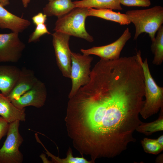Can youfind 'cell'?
I'll use <instances>...</instances> for the list:
<instances>
[{
    "mask_svg": "<svg viewBox=\"0 0 163 163\" xmlns=\"http://www.w3.org/2000/svg\"><path fill=\"white\" fill-rule=\"evenodd\" d=\"M158 118L155 120L149 122H142L136 129L137 132L146 136H150L156 132L163 130V107L160 108Z\"/></svg>",
    "mask_w": 163,
    "mask_h": 163,
    "instance_id": "cell-19",
    "label": "cell"
},
{
    "mask_svg": "<svg viewBox=\"0 0 163 163\" xmlns=\"http://www.w3.org/2000/svg\"><path fill=\"white\" fill-rule=\"evenodd\" d=\"M9 123L0 115V141L2 138L7 133Z\"/></svg>",
    "mask_w": 163,
    "mask_h": 163,
    "instance_id": "cell-24",
    "label": "cell"
},
{
    "mask_svg": "<svg viewBox=\"0 0 163 163\" xmlns=\"http://www.w3.org/2000/svg\"><path fill=\"white\" fill-rule=\"evenodd\" d=\"M136 54L143 71L145 98L140 115L146 119L157 113L163 107V88L158 86L152 76L147 59L142 61L140 50Z\"/></svg>",
    "mask_w": 163,
    "mask_h": 163,
    "instance_id": "cell-3",
    "label": "cell"
},
{
    "mask_svg": "<svg viewBox=\"0 0 163 163\" xmlns=\"http://www.w3.org/2000/svg\"><path fill=\"white\" fill-rule=\"evenodd\" d=\"M47 15L43 13L39 12L32 18L33 23L37 26L40 24H45L47 20Z\"/></svg>",
    "mask_w": 163,
    "mask_h": 163,
    "instance_id": "cell-25",
    "label": "cell"
},
{
    "mask_svg": "<svg viewBox=\"0 0 163 163\" xmlns=\"http://www.w3.org/2000/svg\"><path fill=\"white\" fill-rule=\"evenodd\" d=\"M42 145L46 151V153L48 157L51 158L52 163H91V162L88 161L83 156L74 157L72 155V150L69 148L67 152V157L65 158H61L56 157L50 153L45 147L43 144Z\"/></svg>",
    "mask_w": 163,
    "mask_h": 163,
    "instance_id": "cell-20",
    "label": "cell"
},
{
    "mask_svg": "<svg viewBox=\"0 0 163 163\" xmlns=\"http://www.w3.org/2000/svg\"><path fill=\"white\" fill-rule=\"evenodd\" d=\"M88 10V8L76 7L67 14L57 17L53 30L93 42V37L85 28Z\"/></svg>",
    "mask_w": 163,
    "mask_h": 163,
    "instance_id": "cell-4",
    "label": "cell"
},
{
    "mask_svg": "<svg viewBox=\"0 0 163 163\" xmlns=\"http://www.w3.org/2000/svg\"><path fill=\"white\" fill-rule=\"evenodd\" d=\"M20 71L16 66H0V91L7 97L14 86Z\"/></svg>",
    "mask_w": 163,
    "mask_h": 163,
    "instance_id": "cell-13",
    "label": "cell"
},
{
    "mask_svg": "<svg viewBox=\"0 0 163 163\" xmlns=\"http://www.w3.org/2000/svg\"><path fill=\"white\" fill-rule=\"evenodd\" d=\"M0 3L4 7L6 6L9 4V0H0Z\"/></svg>",
    "mask_w": 163,
    "mask_h": 163,
    "instance_id": "cell-28",
    "label": "cell"
},
{
    "mask_svg": "<svg viewBox=\"0 0 163 163\" xmlns=\"http://www.w3.org/2000/svg\"><path fill=\"white\" fill-rule=\"evenodd\" d=\"M131 34L127 28L121 36L116 40L105 46H94L87 49H81L83 54L93 55L105 60H115L120 58V55L127 41L131 38Z\"/></svg>",
    "mask_w": 163,
    "mask_h": 163,
    "instance_id": "cell-9",
    "label": "cell"
},
{
    "mask_svg": "<svg viewBox=\"0 0 163 163\" xmlns=\"http://www.w3.org/2000/svg\"><path fill=\"white\" fill-rule=\"evenodd\" d=\"M34 30L30 35L28 39V43L37 41L40 37L43 35L51 33L48 31L45 24H40L36 26Z\"/></svg>",
    "mask_w": 163,
    "mask_h": 163,
    "instance_id": "cell-22",
    "label": "cell"
},
{
    "mask_svg": "<svg viewBox=\"0 0 163 163\" xmlns=\"http://www.w3.org/2000/svg\"><path fill=\"white\" fill-rule=\"evenodd\" d=\"M121 4L128 7H148L151 4L149 0H120Z\"/></svg>",
    "mask_w": 163,
    "mask_h": 163,
    "instance_id": "cell-23",
    "label": "cell"
},
{
    "mask_svg": "<svg viewBox=\"0 0 163 163\" xmlns=\"http://www.w3.org/2000/svg\"><path fill=\"white\" fill-rule=\"evenodd\" d=\"M90 79L69 99L65 120L74 148L94 163L113 158L136 139L142 122L144 82L139 75L117 66L96 68Z\"/></svg>",
    "mask_w": 163,
    "mask_h": 163,
    "instance_id": "cell-1",
    "label": "cell"
},
{
    "mask_svg": "<svg viewBox=\"0 0 163 163\" xmlns=\"http://www.w3.org/2000/svg\"><path fill=\"white\" fill-rule=\"evenodd\" d=\"M25 109L16 108L7 97L0 93V115L9 123L17 120L25 121L26 119Z\"/></svg>",
    "mask_w": 163,
    "mask_h": 163,
    "instance_id": "cell-14",
    "label": "cell"
},
{
    "mask_svg": "<svg viewBox=\"0 0 163 163\" xmlns=\"http://www.w3.org/2000/svg\"><path fill=\"white\" fill-rule=\"evenodd\" d=\"M162 155H159L158 157V158L156 159V162H162Z\"/></svg>",
    "mask_w": 163,
    "mask_h": 163,
    "instance_id": "cell-30",
    "label": "cell"
},
{
    "mask_svg": "<svg viewBox=\"0 0 163 163\" xmlns=\"http://www.w3.org/2000/svg\"><path fill=\"white\" fill-rule=\"evenodd\" d=\"M157 35L152 42L151 50L154 57L152 63L160 65L163 61V26H161L158 30Z\"/></svg>",
    "mask_w": 163,
    "mask_h": 163,
    "instance_id": "cell-18",
    "label": "cell"
},
{
    "mask_svg": "<svg viewBox=\"0 0 163 163\" xmlns=\"http://www.w3.org/2000/svg\"><path fill=\"white\" fill-rule=\"evenodd\" d=\"M75 7L121 10L120 0H82L73 2Z\"/></svg>",
    "mask_w": 163,
    "mask_h": 163,
    "instance_id": "cell-17",
    "label": "cell"
},
{
    "mask_svg": "<svg viewBox=\"0 0 163 163\" xmlns=\"http://www.w3.org/2000/svg\"><path fill=\"white\" fill-rule=\"evenodd\" d=\"M144 151L146 153L157 155L163 150V146L159 144L156 139L145 138L141 141Z\"/></svg>",
    "mask_w": 163,
    "mask_h": 163,
    "instance_id": "cell-21",
    "label": "cell"
},
{
    "mask_svg": "<svg viewBox=\"0 0 163 163\" xmlns=\"http://www.w3.org/2000/svg\"><path fill=\"white\" fill-rule=\"evenodd\" d=\"M40 157L41 158L43 163H52L51 161L48 160L47 158H46L45 155L43 153L40 156Z\"/></svg>",
    "mask_w": 163,
    "mask_h": 163,
    "instance_id": "cell-26",
    "label": "cell"
},
{
    "mask_svg": "<svg viewBox=\"0 0 163 163\" xmlns=\"http://www.w3.org/2000/svg\"><path fill=\"white\" fill-rule=\"evenodd\" d=\"M125 14L135 26L134 40L142 33H146L153 41L163 23V8L160 5L147 9L129 10Z\"/></svg>",
    "mask_w": 163,
    "mask_h": 163,
    "instance_id": "cell-2",
    "label": "cell"
},
{
    "mask_svg": "<svg viewBox=\"0 0 163 163\" xmlns=\"http://www.w3.org/2000/svg\"><path fill=\"white\" fill-rule=\"evenodd\" d=\"M47 94L45 84L39 80L30 89L11 102L19 109L29 106L39 108L44 105Z\"/></svg>",
    "mask_w": 163,
    "mask_h": 163,
    "instance_id": "cell-10",
    "label": "cell"
},
{
    "mask_svg": "<svg viewBox=\"0 0 163 163\" xmlns=\"http://www.w3.org/2000/svg\"><path fill=\"white\" fill-rule=\"evenodd\" d=\"M30 25L29 20L11 13L0 3V28L9 29L12 32L19 33Z\"/></svg>",
    "mask_w": 163,
    "mask_h": 163,
    "instance_id": "cell-12",
    "label": "cell"
},
{
    "mask_svg": "<svg viewBox=\"0 0 163 163\" xmlns=\"http://www.w3.org/2000/svg\"><path fill=\"white\" fill-rule=\"evenodd\" d=\"M18 33L0 34V62H17L26 47Z\"/></svg>",
    "mask_w": 163,
    "mask_h": 163,
    "instance_id": "cell-8",
    "label": "cell"
},
{
    "mask_svg": "<svg viewBox=\"0 0 163 163\" xmlns=\"http://www.w3.org/2000/svg\"><path fill=\"white\" fill-rule=\"evenodd\" d=\"M70 78L72 86L68 98L72 97L82 86L88 84L90 79V70L93 58L90 55L71 51Z\"/></svg>",
    "mask_w": 163,
    "mask_h": 163,
    "instance_id": "cell-6",
    "label": "cell"
},
{
    "mask_svg": "<svg viewBox=\"0 0 163 163\" xmlns=\"http://www.w3.org/2000/svg\"><path fill=\"white\" fill-rule=\"evenodd\" d=\"M158 143L161 146H163V135H161L156 139Z\"/></svg>",
    "mask_w": 163,
    "mask_h": 163,
    "instance_id": "cell-27",
    "label": "cell"
},
{
    "mask_svg": "<svg viewBox=\"0 0 163 163\" xmlns=\"http://www.w3.org/2000/svg\"><path fill=\"white\" fill-rule=\"evenodd\" d=\"M52 36L57 65L64 77L70 78L71 51L69 46L70 36L56 31Z\"/></svg>",
    "mask_w": 163,
    "mask_h": 163,
    "instance_id": "cell-7",
    "label": "cell"
},
{
    "mask_svg": "<svg viewBox=\"0 0 163 163\" xmlns=\"http://www.w3.org/2000/svg\"><path fill=\"white\" fill-rule=\"evenodd\" d=\"M38 80L33 71L23 67L14 86L7 97L11 102L18 98L30 89Z\"/></svg>",
    "mask_w": 163,
    "mask_h": 163,
    "instance_id": "cell-11",
    "label": "cell"
},
{
    "mask_svg": "<svg viewBox=\"0 0 163 163\" xmlns=\"http://www.w3.org/2000/svg\"><path fill=\"white\" fill-rule=\"evenodd\" d=\"M22 2V4L23 7L25 8H26L28 6L29 4L30 3L31 0H21Z\"/></svg>",
    "mask_w": 163,
    "mask_h": 163,
    "instance_id": "cell-29",
    "label": "cell"
},
{
    "mask_svg": "<svg viewBox=\"0 0 163 163\" xmlns=\"http://www.w3.org/2000/svg\"><path fill=\"white\" fill-rule=\"evenodd\" d=\"M110 9L88 8V16L99 18L114 21L121 25H128L131 22L125 14L116 12Z\"/></svg>",
    "mask_w": 163,
    "mask_h": 163,
    "instance_id": "cell-16",
    "label": "cell"
},
{
    "mask_svg": "<svg viewBox=\"0 0 163 163\" xmlns=\"http://www.w3.org/2000/svg\"><path fill=\"white\" fill-rule=\"evenodd\" d=\"M75 7L71 0H54L46 5L43 9V13L48 16L58 17L67 14Z\"/></svg>",
    "mask_w": 163,
    "mask_h": 163,
    "instance_id": "cell-15",
    "label": "cell"
},
{
    "mask_svg": "<svg viewBox=\"0 0 163 163\" xmlns=\"http://www.w3.org/2000/svg\"><path fill=\"white\" fill-rule=\"evenodd\" d=\"M18 120L9 123L6 139L0 149V163H21L23 154L19 148L24 139L19 132Z\"/></svg>",
    "mask_w": 163,
    "mask_h": 163,
    "instance_id": "cell-5",
    "label": "cell"
},
{
    "mask_svg": "<svg viewBox=\"0 0 163 163\" xmlns=\"http://www.w3.org/2000/svg\"><path fill=\"white\" fill-rule=\"evenodd\" d=\"M49 2L50 1H53L54 0H48Z\"/></svg>",
    "mask_w": 163,
    "mask_h": 163,
    "instance_id": "cell-31",
    "label": "cell"
}]
</instances>
